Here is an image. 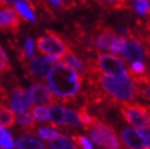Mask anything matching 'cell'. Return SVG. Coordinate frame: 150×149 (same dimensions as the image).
Segmentation results:
<instances>
[{
    "mask_svg": "<svg viewBox=\"0 0 150 149\" xmlns=\"http://www.w3.org/2000/svg\"><path fill=\"white\" fill-rule=\"evenodd\" d=\"M50 92L58 102H75L82 89L83 77L66 64H55L46 77Z\"/></svg>",
    "mask_w": 150,
    "mask_h": 149,
    "instance_id": "obj_1",
    "label": "cell"
},
{
    "mask_svg": "<svg viewBox=\"0 0 150 149\" xmlns=\"http://www.w3.org/2000/svg\"><path fill=\"white\" fill-rule=\"evenodd\" d=\"M85 77L87 84H94L103 93L110 106H117L120 102L134 101L137 97L136 86L130 79L108 76L99 72L97 67L91 69Z\"/></svg>",
    "mask_w": 150,
    "mask_h": 149,
    "instance_id": "obj_2",
    "label": "cell"
},
{
    "mask_svg": "<svg viewBox=\"0 0 150 149\" xmlns=\"http://www.w3.org/2000/svg\"><path fill=\"white\" fill-rule=\"evenodd\" d=\"M36 47L40 53L62 61L63 57L72 47L70 40H65L58 32L46 30V35L36 38Z\"/></svg>",
    "mask_w": 150,
    "mask_h": 149,
    "instance_id": "obj_3",
    "label": "cell"
},
{
    "mask_svg": "<svg viewBox=\"0 0 150 149\" xmlns=\"http://www.w3.org/2000/svg\"><path fill=\"white\" fill-rule=\"evenodd\" d=\"M90 138L96 145L105 149H121V144L118 140L114 127L110 123L99 121L98 118L93 123V126L85 129Z\"/></svg>",
    "mask_w": 150,
    "mask_h": 149,
    "instance_id": "obj_4",
    "label": "cell"
},
{
    "mask_svg": "<svg viewBox=\"0 0 150 149\" xmlns=\"http://www.w3.org/2000/svg\"><path fill=\"white\" fill-rule=\"evenodd\" d=\"M128 123L135 128L150 127V106L137 101L120 102L117 106Z\"/></svg>",
    "mask_w": 150,
    "mask_h": 149,
    "instance_id": "obj_5",
    "label": "cell"
},
{
    "mask_svg": "<svg viewBox=\"0 0 150 149\" xmlns=\"http://www.w3.org/2000/svg\"><path fill=\"white\" fill-rule=\"evenodd\" d=\"M96 55L97 57L95 59V63L100 72L119 79H130L128 69L120 57L100 52H96Z\"/></svg>",
    "mask_w": 150,
    "mask_h": 149,
    "instance_id": "obj_6",
    "label": "cell"
},
{
    "mask_svg": "<svg viewBox=\"0 0 150 149\" xmlns=\"http://www.w3.org/2000/svg\"><path fill=\"white\" fill-rule=\"evenodd\" d=\"M117 32L110 26H103L101 23L96 25L94 31L90 35V47L92 52L98 50H110L113 40L117 36Z\"/></svg>",
    "mask_w": 150,
    "mask_h": 149,
    "instance_id": "obj_7",
    "label": "cell"
},
{
    "mask_svg": "<svg viewBox=\"0 0 150 149\" xmlns=\"http://www.w3.org/2000/svg\"><path fill=\"white\" fill-rule=\"evenodd\" d=\"M61 60L52 57H33L23 64L27 74L32 79H44L52 68V64H59Z\"/></svg>",
    "mask_w": 150,
    "mask_h": 149,
    "instance_id": "obj_8",
    "label": "cell"
},
{
    "mask_svg": "<svg viewBox=\"0 0 150 149\" xmlns=\"http://www.w3.org/2000/svg\"><path fill=\"white\" fill-rule=\"evenodd\" d=\"M9 104L11 106L13 112L16 113L28 112V110L32 106L29 91L20 85L13 86L9 95Z\"/></svg>",
    "mask_w": 150,
    "mask_h": 149,
    "instance_id": "obj_9",
    "label": "cell"
},
{
    "mask_svg": "<svg viewBox=\"0 0 150 149\" xmlns=\"http://www.w3.org/2000/svg\"><path fill=\"white\" fill-rule=\"evenodd\" d=\"M28 91H29L32 103H34L36 106H52L58 103L54 95L43 83L36 82Z\"/></svg>",
    "mask_w": 150,
    "mask_h": 149,
    "instance_id": "obj_10",
    "label": "cell"
},
{
    "mask_svg": "<svg viewBox=\"0 0 150 149\" xmlns=\"http://www.w3.org/2000/svg\"><path fill=\"white\" fill-rule=\"evenodd\" d=\"M21 20L19 15L12 8H4L0 11V31L17 33L19 32Z\"/></svg>",
    "mask_w": 150,
    "mask_h": 149,
    "instance_id": "obj_11",
    "label": "cell"
},
{
    "mask_svg": "<svg viewBox=\"0 0 150 149\" xmlns=\"http://www.w3.org/2000/svg\"><path fill=\"white\" fill-rule=\"evenodd\" d=\"M85 60H86V57L84 60L79 57L78 53L75 50H72L71 48L67 51V53L62 59L64 64H66L67 66H69L72 69H75L76 72H79L82 77L87 74V66L86 63H85Z\"/></svg>",
    "mask_w": 150,
    "mask_h": 149,
    "instance_id": "obj_12",
    "label": "cell"
},
{
    "mask_svg": "<svg viewBox=\"0 0 150 149\" xmlns=\"http://www.w3.org/2000/svg\"><path fill=\"white\" fill-rule=\"evenodd\" d=\"M15 11L25 21H30L32 23H36V17L34 12L36 8L34 6L31 0H18L14 3Z\"/></svg>",
    "mask_w": 150,
    "mask_h": 149,
    "instance_id": "obj_13",
    "label": "cell"
},
{
    "mask_svg": "<svg viewBox=\"0 0 150 149\" xmlns=\"http://www.w3.org/2000/svg\"><path fill=\"white\" fill-rule=\"evenodd\" d=\"M120 138L128 149H142L145 146L139 134L132 128H125L120 133Z\"/></svg>",
    "mask_w": 150,
    "mask_h": 149,
    "instance_id": "obj_14",
    "label": "cell"
},
{
    "mask_svg": "<svg viewBox=\"0 0 150 149\" xmlns=\"http://www.w3.org/2000/svg\"><path fill=\"white\" fill-rule=\"evenodd\" d=\"M66 109L60 104H52L49 110V125L53 128H62L64 126Z\"/></svg>",
    "mask_w": 150,
    "mask_h": 149,
    "instance_id": "obj_15",
    "label": "cell"
},
{
    "mask_svg": "<svg viewBox=\"0 0 150 149\" xmlns=\"http://www.w3.org/2000/svg\"><path fill=\"white\" fill-rule=\"evenodd\" d=\"M17 149H45V145L30 134H23L16 140Z\"/></svg>",
    "mask_w": 150,
    "mask_h": 149,
    "instance_id": "obj_16",
    "label": "cell"
},
{
    "mask_svg": "<svg viewBox=\"0 0 150 149\" xmlns=\"http://www.w3.org/2000/svg\"><path fill=\"white\" fill-rule=\"evenodd\" d=\"M101 8L112 11H129L132 6H129L125 0H95Z\"/></svg>",
    "mask_w": 150,
    "mask_h": 149,
    "instance_id": "obj_17",
    "label": "cell"
},
{
    "mask_svg": "<svg viewBox=\"0 0 150 149\" xmlns=\"http://www.w3.org/2000/svg\"><path fill=\"white\" fill-rule=\"evenodd\" d=\"M16 121L23 127V130L27 131L28 133H33L34 130L36 129V123H35L34 117L30 114L29 112H23V113H18L16 116Z\"/></svg>",
    "mask_w": 150,
    "mask_h": 149,
    "instance_id": "obj_18",
    "label": "cell"
},
{
    "mask_svg": "<svg viewBox=\"0 0 150 149\" xmlns=\"http://www.w3.org/2000/svg\"><path fill=\"white\" fill-rule=\"evenodd\" d=\"M48 145L52 149H78V146L72 142V140L62 134L48 140Z\"/></svg>",
    "mask_w": 150,
    "mask_h": 149,
    "instance_id": "obj_19",
    "label": "cell"
},
{
    "mask_svg": "<svg viewBox=\"0 0 150 149\" xmlns=\"http://www.w3.org/2000/svg\"><path fill=\"white\" fill-rule=\"evenodd\" d=\"M77 114H78L79 121H80L81 125L83 126L84 130L87 129V128H90L91 126H93V123H95L96 119H97V117L93 116L90 112H88L86 104H84V106H81L80 109H79V111L77 112Z\"/></svg>",
    "mask_w": 150,
    "mask_h": 149,
    "instance_id": "obj_20",
    "label": "cell"
},
{
    "mask_svg": "<svg viewBox=\"0 0 150 149\" xmlns=\"http://www.w3.org/2000/svg\"><path fill=\"white\" fill-rule=\"evenodd\" d=\"M16 123V116L12 110L4 108L0 112V127L1 128H11Z\"/></svg>",
    "mask_w": 150,
    "mask_h": 149,
    "instance_id": "obj_21",
    "label": "cell"
},
{
    "mask_svg": "<svg viewBox=\"0 0 150 149\" xmlns=\"http://www.w3.org/2000/svg\"><path fill=\"white\" fill-rule=\"evenodd\" d=\"M148 72V64L144 63L143 61H136L131 63L130 67L128 69V74H129V78L132 76L139 77V76H143V74Z\"/></svg>",
    "mask_w": 150,
    "mask_h": 149,
    "instance_id": "obj_22",
    "label": "cell"
},
{
    "mask_svg": "<svg viewBox=\"0 0 150 149\" xmlns=\"http://www.w3.org/2000/svg\"><path fill=\"white\" fill-rule=\"evenodd\" d=\"M15 144L13 142L11 133L0 127V148L1 149H14Z\"/></svg>",
    "mask_w": 150,
    "mask_h": 149,
    "instance_id": "obj_23",
    "label": "cell"
},
{
    "mask_svg": "<svg viewBox=\"0 0 150 149\" xmlns=\"http://www.w3.org/2000/svg\"><path fill=\"white\" fill-rule=\"evenodd\" d=\"M131 6L142 16H148L150 14V3L147 0H133Z\"/></svg>",
    "mask_w": 150,
    "mask_h": 149,
    "instance_id": "obj_24",
    "label": "cell"
},
{
    "mask_svg": "<svg viewBox=\"0 0 150 149\" xmlns=\"http://www.w3.org/2000/svg\"><path fill=\"white\" fill-rule=\"evenodd\" d=\"M21 57L23 63L26 62V60H29L34 57V40L31 37H27L25 45L21 48Z\"/></svg>",
    "mask_w": 150,
    "mask_h": 149,
    "instance_id": "obj_25",
    "label": "cell"
},
{
    "mask_svg": "<svg viewBox=\"0 0 150 149\" xmlns=\"http://www.w3.org/2000/svg\"><path fill=\"white\" fill-rule=\"evenodd\" d=\"M126 43H127V40L122 35H117L111 44L110 50L115 55H122L124 49L126 47Z\"/></svg>",
    "mask_w": 150,
    "mask_h": 149,
    "instance_id": "obj_26",
    "label": "cell"
},
{
    "mask_svg": "<svg viewBox=\"0 0 150 149\" xmlns=\"http://www.w3.org/2000/svg\"><path fill=\"white\" fill-rule=\"evenodd\" d=\"M32 116L40 123L49 121V110L46 106H34L32 109Z\"/></svg>",
    "mask_w": 150,
    "mask_h": 149,
    "instance_id": "obj_27",
    "label": "cell"
},
{
    "mask_svg": "<svg viewBox=\"0 0 150 149\" xmlns=\"http://www.w3.org/2000/svg\"><path fill=\"white\" fill-rule=\"evenodd\" d=\"M64 126H72V127L81 126V123L79 121L77 112L74 111V110L66 109V111H65V118H64Z\"/></svg>",
    "mask_w": 150,
    "mask_h": 149,
    "instance_id": "obj_28",
    "label": "cell"
},
{
    "mask_svg": "<svg viewBox=\"0 0 150 149\" xmlns=\"http://www.w3.org/2000/svg\"><path fill=\"white\" fill-rule=\"evenodd\" d=\"M12 70V66L10 63L9 57L4 51V49L0 46V74L10 72Z\"/></svg>",
    "mask_w": 150,
    "mask_h": 149,
    "instance_id": "obj_29",
    "label": "cell"
},
{
    "mask_svg": "<svg viewBox=\"0 0 150 149\" xmlns=\"http://www.w3.org/2000/svg\"><path fill=\"white\" fill-rule=\"evenodd\" d=\"M36 135H38V138H43V140H50L52 138H57L60 133L58 131H55L54 129H50V128H38V131H35Z\"/></svg>",
    "mask_w": 150,
    "mask_h": 149,
    "instance_id": "obj_30",
    "label": "cell"
},
{
    "mask_svg": "<svg viewBox=\"0 0 150 149\" xmlns=\"http://www.w3.org/2000/svg\"><path fill=\"white\" fill-rule=\"evenodd\" d=\"M71 140L78 147L80 146L81 148H83V149H94V147H93L92 143L88 140V138H86L85 136H83V135L74 134L71 136Z\"/></svg>",
    "mask_w": 150,
    "mask_h": 149,
    "instance_id": "obj_31",
    "label": "cell"
},
{
    "mask_svg": "<svg viewBox=\"0 0 150 149\" xmlns=\"http://www.w3.org/2000/svg\"><path fill=\"white\" fill-rule=\"evenodd\" d=\"M136 132L142 138L144 145L147 147H150V127H144V128H139Z\"/></svg>",
    "mask_w": 150,
    "mask_h": 149,
    "instance_id": "obj_32",
    "label": "cell"
},
{
    "mask_svg": "<svg viewBox=\"0 0 150 149\" xmlns=\"http://www.w3.org/2000/svg\"><path fill=\"white\" fill-rule=\"evenodd\" d=\"M48 2H50L52 6H54L55 8H62V0H47Z\"/></svg>",
    "mask_w": 150,
    "mask_h": 149,
    "instance_id": "obj_33",
    "label": "cell"
},
{
    "mask_svg": "<svg viewBox=\"0 0 150 149\" xmlns=\"http://www.w3.org/2000/svg\"><path fill=\"white\" fill-rule=\"evenodd\" d=\"M4 1H6V3L9 6V4H14V3L16 2V1H18V0H4Z\"/></svg>",
    "mask_w": 150,
    "mask_h": 149,
    "instance_id": "obj_34",
    "label": "cell"
},
{
    "mask_svg": "<svg viewBox=\"0 0 150 149\" xmlns=\"http://www.w3.org/2000/svg\"><path fill=\"white\" fill-rule=\"evenodd\" d=\"M76 2L78 3H80V4H82V6H83V4H86V0H75Z\"/></svg>",
    "mask_w": 150,
    "mask_h": 149,
    "instance_id": "obj_35",
    "label": "cell"
},
{
    "mask_svg": "<svg viewBox=\"0 0 150 149\" xmlns=\"http://www.w3.org/2000/svg\"><path fill=\"white\" fill-rule=\"evenodd\" d=\"M147 57H150V48H147Z\"/></svg>",
    "mask_w": 150,
    "mask_h": 149,
    "instance_id": "obj_36",
    "label": "cell"
},
{
    "mask_svg": "<svg viewBox=\"0 0 150 149\" xmlns=\"http://www.w3.org/2000/svg\"><path fill=\"white\" fill-rule=\"evenodd\" d=\"M144 149H150V147H146V148H144Z\"/></svg>",
    "mask_w": 150,
    "mask_h": 149,
    "instance_id": "obj_37",
    "label": "cell"
},
{
    "mask_svg": "<svg viewBox=\"0 0 150 149\" xmlns=\"http://www.w3.org/2000/svg\"><path fill=\"white\" fill-rule=\"evenodd\" d=\"M125 1H128V0H125Z\"/></svg>",
    "mask_w": 150,
    "mask_h": 149,
    "instance_id": "obj_38",
    "label": "cell"
},
{
    "mask_svg": "<svg viewBox=\"0 0 150 149\" xmlns=\"http://www.w3.org/2000/svg\"><path fill=\"white\" fill-rule=\"evenodd\" d=\"M147 1H150V0H147Z\"/></svg>",
    "mask_w": 150,
    "mask_h": 149,
    "instance_id": "obj_39",
    "label": "cell"
}]
</instances>
